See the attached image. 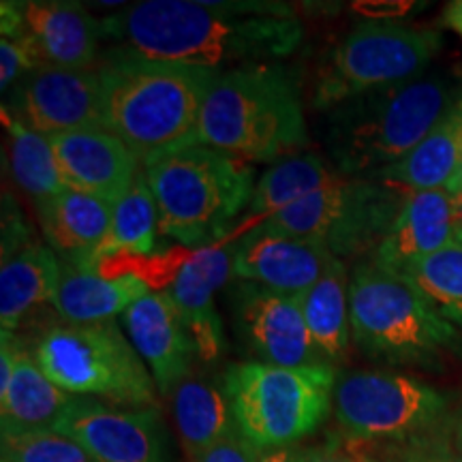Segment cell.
<instances>
[{"instance_id":"cell-1","label":"cell","mask_w":462,"mask_h":462,"mask_svg":"<svg viewBox=\"0 0 462 462\" xmlns=\"http://www.w3.org/2000/svg\"><path fill=\"white\" fill-rule=\"evenodd\" d=\"M116 48L204 71L265 65L293 54L304 28L285 3L143 0L101 20Z\"/></svg>"},{"instance_id":"cell-2","label":"cell","mask_w":462,"mask_h":462,"mask_svg":"<svg viewBox=\"0 0 462 462\" xmlns=\"http://www.w3.org/2000/svg\"><path fill=\"white\" fill-rule=\"evenodd\" d=\"M97 69L103 129L114 133L142 165L193 143L215 71L120 48L106 51Z\"/></svg>"},{"instance_id":"cell-3","label":"cell","mask_w":462,"mask_h":462,"mask_svg":"<svg viewBox=\"0 0 462 462\" xmlns=\"http://www.w3.org/2000/svg\"><path fill=\"white\" fill-rule=\"evenodd\" d=\"M462 97L448 75L368 90L323 112V143L334 170L349 178H374L407 157Z\"/></svg>"},{"instance_id":"cell-4","label":"cell","mask_w":462,"mask_h":462,"mask_svg":"<svg viewBox=\"0 0 462 462\" xmlns=\"http://www.w3.org/2000/svg\"><path fill=\"white\" fill-rule=\"evenodd\" d=\"M193 143L240 161H270L309 143L298 78L276 62L215 75Z\"/></svg>"},{"instance_id":"cell-5","label":"cell","mask_w":462,"mask_h":462,"mask_svg":"<svg viewBox=\"0 0 462 462\" xmlns=\"http://www.w3.org/2000/svg\"><path fill=\"white\" fill-rule=\"evenodd\" d=\"M143 170L157 201L159 234L187 246L227 240L255 190L245 161L199 143L161 154Z\"/></svg>"},{"instance_id":"cell-6","label":"cell","mask_w":462,"mask_h":462,"mask_svg":"<svg viewBox=\"0 0 462 462\" xmlns=\"http://www.w3.org/2000/svg\"><path fill=\"white\" fill-rule=\"evenodd\" d=\"M351 338L362 354L388 364L441 366L462 357V334L443 319L407 276L374 262L357 265L349 281Z\"/></svg>"},{"instance_id":"cell-7","label":"cell","mask_w":462,"mask_h":462,"mask_svg":"<svg viewBox=\"0 0 462 462\" xmlns=\"http://www.w3.org/2000/svg\"><path fill=\"white\" fill-rule=\"evenodd\" d=\"M337 377L332 364L289 368L248 360L231 364L223 388L240 432L265 452L291 448L319 429L332 411Z\"/></svg>"},{"instance_id":"cell-8","label":"cell","mask_w":462,"mask_h":462,"mask_svg":"<svg viewBox=\"0 0 462 462\" xmlns=\"http://www.w3.org/2000/svg\"><path fill=\"white\" fill-rule=\"evenodd\" d=\"M31 354L71 396H99L131 409L157 402L152 374L114 319L54 323L37 334Z\"/></svg>"},{"instance_id":"cell-9","label":"cell","mask_w":462,"mask_h":462,"mask_svg":"<svg viewBox=\"0 0 462 462\" xmlns=\"http://www.w3.org/2000/svg\"><path fill=\"white\" fill-rule=\"evenodd\" d=\"M441 50V34L401 22H364L321 58L310 78L315 112L340 106L362 92L411 82Z\"/></svg>"},{"instance_id":"cell-10","label":"cell","mask_w":462,"mask_h":462,"mask_svg":"<svg viewBox=\"0 0 462 462\" xmlns=\"http://www.w3.org/2000/svg\"><path fill=\"white\" fill-rule=\"evenodd\" d=\"M407 193L374 178L340 176L259 227L321 242L334 257H356L385 238ZM257 229V227H255Z\"/></svg>"},{"instance_id":"cell-11","label":"cell","mask_w":462,"mask_h":462,"mask_svg":"<svg viewBox=\"0 0 462 462\" xmlns=\"http://www.w3.org/2000/svg\"><path fill=\"white\" fill-rule=\"evenodd\" d=\"M332 411L351 441L404 446L435 435L448 401L409 374L346 371L337 377Z\"/></svg>"},{"instance_id":"cell-12","label":"cell","mask_w":462,"mask_h":462,"mask_svg":"<svg viewBox=\"0 0 462 462\" xmlns=\"http://www.w3.org/2000/svg\"><path fill=\"white\" fill-rule=\"evenodd\" d=\"M5 114L45 137L103 126L99 69H34L11 90Z\"/></svg>"},{"instance_id":"cell-13","label":"cell","mask_w":462,"mask_h":462,"mask_svg":"<svg viewBox=\"0 0 462 462\" xmlns=\"http://www.w3.org/2000/svg\"><path fill=\"white\" fill-rule=\"evenodd\" d=\"M234 326L259 362L276 366L330 364L317 349L296 296L240 281L231 293Z\"/></svg>"},{"instance_id":"cell-14","label":"cell","mask_w":462,"mask_h":462,"mask_svg":"<svg viewBox=\"0 0 462 462\" xmlns=\"http://www.w3.org/2000/svg\"><path fill=\"white\" fill-rule=\"evenodd\" d=\"M54 430L82 443L97 462H165V432L154 407L118 409L75 398Z\"/></svg>"},{"instance_id":"cell-15","label":"cell","mask_w":462,"mask_h":462,"mask_svg":"<svg viewBox=\"0 0 462 462\" xmlns=\"http://www.w3.org/2000/svg\"><path fill=\"white\" fill-rule=\"evenodd\" d=\"M123 326L157 390L163 396H173L178 385L189 379L198 345L170 291H150L131 304L123 313Z\"/></svg>"},{"instance_id":"cell-16","label":"cell","mask_w":462,"mask_h":462,"mask_svg":"<svg viewBox=\"0 0 462 462\" xmlns=\"http://www.w3.org/2000/svg\"><path fill=\"white\" fill-rule=\"evenodd\" d=\"M334 259L321 242L257 227L234 245V276L298 298L321 279Z\"/></svg>"},{"instance_id":"cell-17","label":"cell","mask_w":462,"mask_h":462,"mask_svg":"<svg viewBox=\"0 0 462 462\" xmlns=\"http://www.w3.org/2000/svg\"><path fill=\"white\" fill-rule=\"evenodd\" d=\"M67 189L116 204L142 170L135 154L103 126L50 137Z\"/></svg>"},{"instance_id":"cell-18","label":"cell","mask_w":462,"mask_h":462,"mask_svg":"<svg viewBox=\"0 0 462 462\" xmlns=\"http://www.w3.org/2000/svg\"><path fill=\"white\" fill-rule=\"evenodd\" d=\"M22 37L39 67L92 69L103 39L101 20L84 5L67 0H28L17 3Z\"/></svg>"},{"instance_id":"cell-19","label":"cell","mask_w":462,"mask_h":462,"mask_svg":"<svg viewBox=\"0 0 462 462\" xmlns=\"http://www.w3.org/2000/svg\"><path fill=\"white\" fill-rule=\"evenodd\" d=\"M234 274V245L221 242L199 248L173 276L167 289L180 310L201 362H217L225 349L223 321L217 313L215 293Z\"/></svg>"},{"instance_id":"cell-20","label":"cell","mask_w":462,"mask_h":462,"mask_svg":"<svg viewBox=\"0 0 462 462\" xmlns=\"http://www.w3.org/2000/svg\"><path fill=\"white\" fill-rule=\"evenodd\" d=\"M456 240L452 195L446 189L407 193L385 238L374 248L373 262L402 273L420 259L441 251Z\"/></svg>"},{"instance_id":"cell-21","label":"cell","mask_w":462,"mask_h":462,"mask_svg":"<svg viewBox=\"0 0 462 462\" xmlns=\"http://www.w3.org/2000/svg\"><path fill=\"white\" fill-rule=\"evenodd\" d=\"M34 210L45 245L56 253L60 262L99 270L97 255L112 227V204L65 189Z\"/></svg>"},{"instance_id":"cell-22","label":"cell","mask_w":462,"mask_h":462,"mask_svg":"<svg viewBox=\"0 0 462 462\" xmlns=\"http://www.w3.org/2000/svg\"><path fill=\"white\" fill-rule=\"evenodd\" d=\"M60 281V259L42 240L28 238L3 251L0 326L15 332L39 306L51 304Z\"/></svg>"},{"instance_id":"cell-23","label":"cell","mask_w":462,"mask_h":462,"mask_svg":"<svg viewBox=\"0 0 462 462\" xmlns=\"http://www.w3.org/2000/svg\"><path fill=\"white\" fill-rule=\"evenodd\" d=\"M148 293V282L137 274L107 276L99 270L60 262V281L51 306L67 323H97L123 315Z\"/></svg>"},{"instance_id":"cell-24","label":"cell","mask_w":462,"mask_h":462,"mask_svg":"<svg viewBox=\"0 0 462 462\" xmlns=\"http://www.w3.org/2000/svg\"><path fill=\"white\" fill-rule=\"evenodd\" d=\"M462 163V97L446 118L407 157L379 171L381 180L402 193L448 189Z\"/></svg>"},{"instance_id":"cell-25","label":"cell","mask_w":462,"mask_h":462,"mask_svg":"<svg viewBox=\"0 0 462 462\" xmlns=\"http://www.w3.org/2000/svg\"><path fill=\"white\" fill-rule=\"evenodd\" d=\"M75 398L60 390L42 371L31 349L17 345L15 373L9 390L0 396V432L54 429Z\"/></svg>"},{"instance_id":"cell-26","label":"cell","mask_w":462,"mask_h":462,"mask_svg":"<svg viewBox=\"0 0 462 462\" xmlns=\"http://www.w3.org/2000/svg\"><path fill=\"white\" fill-rule=\"evenodd\" d=\"M340 176L343 173H338L313 152L293 154V157L274 163L270 170H265L255 184L246 217L240 225L242 236H246L248 229L253 231L287 208L296 206L298 201L306 199L317 190L330 187Z\"/></svg>"},{"instance_id":"cell-27","label":"cell","mask_w":462,"mask_h":462,"mask_svg":"<svg viewBox=\"0 0 462 462\" xmlns=\"http://www.w3.org/2000/svg\"><path fill=\"white\" fill-rule=\"evenodd\" d=\"M171 398L173 420L190 462L238 429L227 392L206 379H184Z\"/></svg>"},{"instance_id":"cell-28","label":"cell","mask_w":462,"mask_h":462,"mask_svg":"<svg viewBox=\"0 0 462 462\" xmlns=\"http://www.w3.org/2000/svg\"><path fill=\"white\" fill-rule=\"evenodd\" d=\"M349 281L345 262L337 257L321 279L298 296L310 338L332 366L349 354Z\"/></svg>"},{"instance_id":"cell-29","label":"cell","mask_w":462,"mask_h":462,"mask_svg":"<svg viewBox=\"0 0 462 462\" xmlns=\"http://www.w3.org/2000/svg\"><path fill=\"white\" fill-rule=\"evenodd\" d=\"M159 234V210L150 190L146 170L137 171L131 187L120 195L112 210V227L107 240L103 242L97 255V268L103 259L118 253L123 255H148L157 246Z\"/></svg>"},{"instance_id":"cell-30","label":"cell","mask_w":462,"mask_h":462,"mask_svg":"<svg viewBox=\"0 0 462 462\" xmlns=\"http://www.w3.org/2000/svg\"><path fill=\"white\" fill-rule=\"evenodd\" d=\"M9 129V170L15 187L31 198L34 208L43 206L65 190L50 137L20 125L5 114Z\"/></svg>"},{"instance_id":"cell-31","label":"cell","mask_w":462,"mask_h":462,"mask_svg":"<svg viewBox=\"0 0 462 462\" xmlns=\"http://www.w3.org/2000/svg\"><path fill=\"white\" fill-rule=\"evenodd\" d=\"M424 296L443 319L462 330V245L454 242L398 273Z\"/></svg>"},{"instance_id":"cell-32","label":"cell","mask_w":462,"mask_h":462,"mask_svg":"<svg viewBox=\"0 0 462 462\" xmlns=\"http://www.w3.org/2000/svg\"><path fill=\"white\" fill-rule=\"evenodd\" d=\"M0 462H97L75 439L54 429L0 432Z\"/></svg>"},{"instance_id":"cell-33","label":"cell","mask_w":462,"mask_h":462,"mask_svg":"<svg viewBox=\"0 0 462 462\" xmlns=\"http://www.w3.org/2000/svg\"><path fill=\"white\" fill-rule=\"evenodd\" d=\"M39 69V62L24 39H0V92L11 95L24 75Z\"/></svg>"},{"instance_id":"cell-34","label":"cell","mask_w":462,"mask_h":462,"mask_svg":"<svg viewBox=\"0 0 462 462\" xmlns=\"http://www.w3.org/2000/svg\"><path fill=\"white\" fill-rule=\"evenodd\" d=\"M437 432L435 435L418 439V441L396 446L388 458L392 462H462L460 449H454Z\"/></svg>"},{"instance_id":"cell-35","label":"cell","mask_w":462,"mask_h":462,"mask_svg":"<svg viewBox=\"0 0 462 462\" xmlns=\"http://www.w3.org/2000/svg\"><path fill=\"white\" fill-rule=\"evenodd\" d=\"M262 460V449L253 446L248 439L242 435L240 429L229 432L221 439L217 446H212L195 462H259Z\"/></svg>"},{"instance_id":"cell-36","label":"cell","mask_w":462,"mask_h":462,"mask_svg":"<svg viewBox=\"0 0 462 462\" xmlns=\"http://www.w3.org/2000/svg\"><path fill=\"white\" fill-rule=\"evenodd\" d=\"M293 462H371L366 452L340 448L338 443L293 448Z\"/></svg>"},{"instance_id":"cell-37","label":"cell","mask_w":462,"mask_h":462,"mask_svg":"<svg viewBox=\"0 0 462 462\" xmlns=\"http://www.w3.org/2000/svg\"><path fill=\"white\" fill-rule=\"evenodd\" d=\"M443 22H446V26H449L462 37V0H454V3L446 5Z\"/></svg>"},{"instance_id":"cell-38","label":"cell","mask_w":462,"mask_h":462,"mask_svg":"<svg viewBox=\"0 0 462 462\" xmlns=\"http://www.w3.org/2000/svg\"><path fill=\"white\" fill-rule=\"evenodd\" d=\"M259 462H293V448L265 449V452H262V460Z\"/></svg>"},{"instance_id":"cell-39","label":"cell","mask_w":462,"mask_h":462,"mask_svg":"<svg viewBox=\"0 0 462 462\" xmlns=\"http://www.w3.org/2000/svg\"><path fill=\"white\" fill-rule=\"evenodd\" d=\"M452 195L454 206V225H456V240L462 245V193H449Z\"/></svg>"},{"instance_id":"cell-40","label":"cell","mask_w":462,"mask_h":462,"mask_svg":"<svg viewBox=\"0 0 462 462\" xmlns=\"http://www.w3.org/2000/svg\"><path fill=\"white\" fill-rule=\"evenodd\" d=\"M446 190H448V193H462V163H460L458 173H456L454 180L449 182V187Z\"/></svg>"},{"instance_id":"cell-41","label":"cell","mask_w":462,"mask_h":462,"mask_svg":"<svg viewBox=\"0 0 462 462\" xmlns=\"http://www.w3.org/2000/svg\"><path fill=\"white\" fill-rule=\"evenodd\" d=\"M456 446L462 452V402H460V413H458V426H456Z\"/></svg>"},{"instance_id":"cell-42","label":"cell","mask_w":462,"mask_h":462,"mask_svg":"<svg viewBox=\"0 0 462 462\" xmlns=\"http://www.w3.org/2000/svg\"><path fill=\"white\" fill-rule=\"evenodd\" d=\"M368 458H371V462H392L388 456H373V454H368Z\"/></svg>"}]
</instances>
